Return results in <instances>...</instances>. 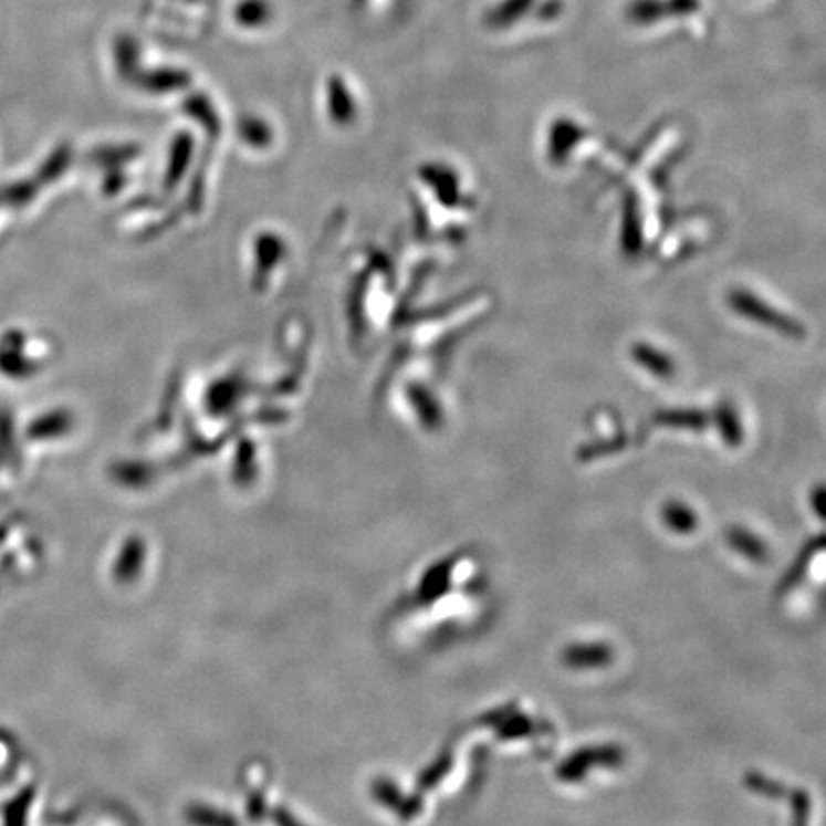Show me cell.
<instances>
[{
  "mask_svg": "<svg viewBox=\"0 0 826 826\" xmlns=\"http://www.w3.org/2000/svg\"><path fill=\"white\" fill-rule=\"evenodd\" d=\"M236 15L245 25H261V23L266 22L270 18L269 2H264V0H245L236 10Z\"/></svg>",
  "mask_w": 826,
  "mask_h": 826,
  "instance_id": "2",
  "label": "cell"
},
{
  "mask_svg": "<svg viewBox=\"0 0 826 826\" xmlns=\"http://www.w3.org/2000/svg\"><path fill=\"white\" fill-rule=\"evenodd\" d=\"M566 662L576 668H589V666L605 665L608 660V650L605 647H573L565 652Z\"/></svg>",
  "mask_w": 826,
  "mask_h": 826,
  "instance_id": "1",
  "label": "cell"
}]
</instances>
